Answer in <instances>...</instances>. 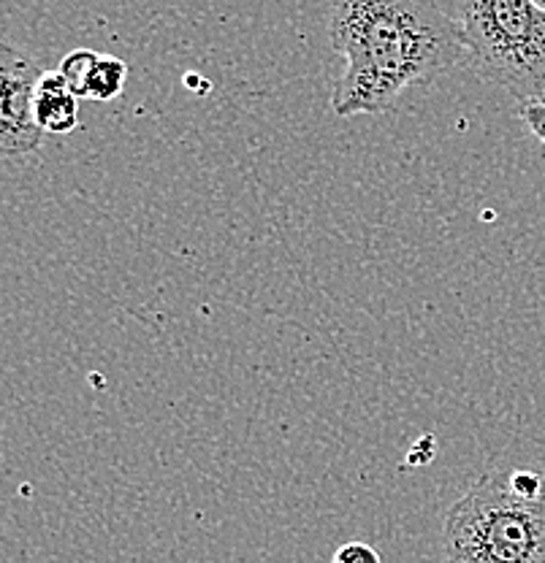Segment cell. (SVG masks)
<instances>
[{"mask_svg": "<svg viewBox=\"0 0 545 563\" xmlns=\"http://www.w3.org/2000/svg\"><path fill=\"white\" fill-rule=\"evenodd\" d=\"M331 563H383L380 553L367 542H345L342 548L334 553Z\"/></svg>", "mask_w": 545, "mask_h": 563, "instance_id": "52a82bcc", "label": "cell"}, {"mask_svg": "<svg viewBox=\"0 0 545 563\" xmlns=\"http://www.w3.org/2000/svg\"><path fill=\"white\" fill-rule=\"evenodd\" d=\"M535 3H537V5H543V9H545V0H535Z\"/></svg>", "mask_w": 545, "mask_h": 563, "instance_id": "9c48e42d", "label": "cell"}, {"mask_svg": "<svg viewBox=\"0 0 545 563\" xmlns=\"http://www.w3.org/2000/svg\"><path fill=\"white\" fill-rule=\"evenodd\" d=\"M328 41L345 57L337 117L389 111L407 87L467 60L461 22L437 0H331Z\"/></svg>", "mask_w": 545, "mask_h": 563, "instance_id": "6da1fadb", "label": "cell"}, {"mask_svg": "<svg viewBox=\"0 0 545 563\" xmlns=\"http://www.w3.org/2000/svg\"><path fill=\"white\" fill-rule=\"evenodd\" d=\"M543 103H545V101H543Z\"/></svg>", "mask_w": 545, "mask_h": 563, "instance_id": "30bf717a", "label": "cell"}, {"mask_svg": "<svg viewBox=\"0 0 545 563\" xmlns=\"http://www.w3.org/2000/svg\"><path fill=\"white\" fill-rule=\"evenodd\" d=\"M448 563H545V472L502 468L445 515Z\"/></svg>", "mask_w": 545, "mask_h": 563, "instance_id": "7a4b0ae2", "label": "cell"}, {"mask_svg": "<svg viewBox=\"0 0 545 563\" xmlns=\"http://www.w3.org/2000/svg\"><path fill=\"white\" fill-rule=\"evenodd\" d=\"M128 81V66L126 60L120 57H109V55H96L90 70H87L85 81L76 90V98H87V101H98L107 103L115 101L117 96L122 92Z\"/></svg>", "mask_w": 545, "mask_h": 563, "instance_id": "8992f818", "label": "cell"}, {"mask_svg": "<svg viewBox=\"0 0 545 563\" xmlns=\"http://www.w3.org/2000/svg\"><path fill=\"white\" fill-rule=\"evenodd\" d=\"M44 74L22 52L3 46L0 57V150L6 157L31 155L41 146L44 131L36 120V85Z\"/></svg>", "mask_w": 545, "mask_h": 563, "instance_id": "277c9868", "label": "cell"}, {"mask_svg": "<svg viewBox=\"0 0 545 563\" xmlns=\"http://www.w3.org/2000/svg\"><path fill=\"white\" fill-rule=\"evenodd\" d=\"M467 60L519 103L545 101V9L535 0H465Z\"/></svg>", "mask_w": 545, "mask_h": 563, "instance_id": "3957f363", "label": "cell"}, {"mask_svg": "<svg viewBox=\"0 0 545 563\" xmlns=\"http://www.w3.org/2000/svg\"><path fill=\"white\" fill-rule=\"evenodd\" d=\"M521 122H524L526 128H530V133L535 139H541L545 144V103L537 101V103H521V111H519Z\"/></svg>", "mask_w": 545, "mask_h": 563, "instance_id": "ba28073f", "label": "cell"}, {"mask_svg": "<svg viewBox=\"0 0 545 563\" xmlns=\"http://www.w3.org/2000/svg\"><path fill=\"white\" fill-rule=\"evenodd\" d=\"M36 120L44 133H72L79 128V98L61 70H44L39 76Z\"/></svg>", "mask_w": 545, "mask_h": 563, "instance_id": "5b68a950", "label": "cell"}]
</instances>
